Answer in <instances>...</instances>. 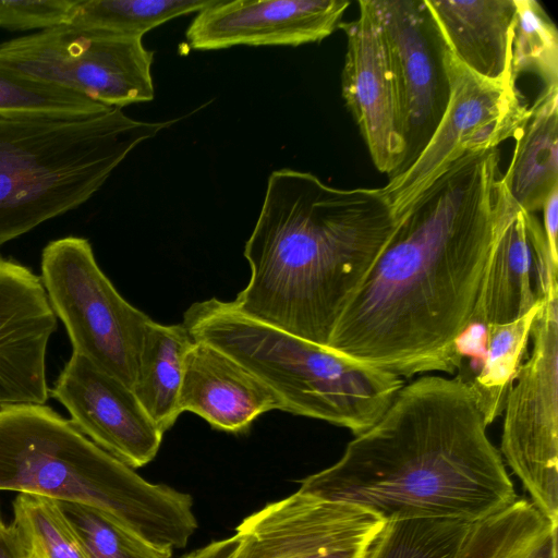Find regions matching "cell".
I'll use <instances>...</instances> for the list:
<instances>
[{"mask_svg":"<svg viewBox=\"0 0 558 558\" xmlns=\"http://www.w3.org/2000/svg\"><path fill=\"white\" fill-rule=\"evenodd\" d=\"M0 490L94 507L172 550L197 529L190 495L147 482L46 404L0 405Z\"/></svg>","mask_w":558,"mask_h":558,"instance_id":"cell-4","label":"cell"},{"mask_svg":"<svg viewBox=\"0 0 558 558\" xmlns=\"http://www.w3.org/2000/svg\"><path fill=\"white\" fill-rule=\"evenodd\" d=\"M193 342L183 324L162 325L151 319L145 330L132 390L163 434L181 414L184 363Z\"/></svg>","mask_w":558,"mask_h":558,"instance_id":"cell-21","label":"cell"},{"mask_svg":"<svg viewBox=\"0 0 558 558\" xmlns=\"http://www.w3.org/2000/svg\"><path fill=\"white\" fill-rule=\"evenodd\" d=\"M359 8L357 19L339 26L347 36L342 96L373 163L390 178L405 157L396 85L374 0Z\"/></svg>","mask_w":558,"mask_h":558,"instance_id":"cell-14","label":"cell"},{"mask_svg":"<svg viewBox=\"0 0 558 558\" xmlns=\"http://www.w3.org/2000/svg\"><path fill=\"white\" fill-rule=\"evenodd\" d=\"M533 349L507 396L500 451L533 499L558 525V283L535 317Z\"/></svg>","mask_w":558,"mask_h":558,"instance_id":"cell-9","label":"cell"},{"mask_svg":"<svg viewBox=\"0 0 558 558\" xmlns=\"http://www.w3.org/2000/svg\"><path fill=\"white\" fill-rule=\"evenodd\" d=\"M472 524L446 518L386 522L364 558H453Z\"/></svg>","mask_w":558,"mask_h":558,"instance_id":"cell-25","label":"cell"},{"mask_svg":"<svg viewBox=\"0 0 558 558\" xmlns=\"http://www.w3.org/2000/svg\"><path fill=\"white\" fill-rule=\"evenodd\" d=\"M109 109L74 92L0 66V117L80 118Z\"/></svg>","mask_w":558,"mask_h":558,"instance_id":"cell-26","label":"cell"},{"mask_svg":"<svg viewBox=\"0 0 558 558\" xmlns=\"http://www.w3.org/2000/svg\"><path fill=\"white\" fill-rule=\"evenodd\" d=\"M239 546V539L234 534L231 537L209 543L208 545L196 549L183 558H233Z\"/></svg>","mask_w":558,"mask_h":558,"instance_id":"cell-33","label":"cell"},{"mask_svg":"<svg viewBox=\"0 0 558 558\" xmlns=\"http://www.w3.org/2000/svg\"><path fill=\"white\" fill-rule=\"evenodd\" d=\"M40 279L73 352L132 389L151 318L118 292L89 241L70 235L49 242L41 253Z\"/></svg>","mask_w":558,"mask_h":558,"instance_id":"cell-7","label":"cell"},{"mask_svg":"<svg viewBox=\"0 0 558 558\" xmlns=\"http://www.w3.org/2000/svg\"><path fill=\"white\" fill-rule=\"evenodd\" d=\"M468 386L458 377L404 384L383 416L299 492L359 506L385 522L474 523L517 500Z\"/></svg>","mask_w":558,"mask_h":558,"instance_id":"cell-2","label":"cell"},{"mask_svg":"<svg viewBox=\"0 0 558 558\" xmlns=\"http://www.w3.org/2000/svg\"><path fill=\"white\" fill-rule=\"evenodd\" d=\"M26 548L15 526L0 518V558H25Z\"/></svg>","mask_w":558,"mask_h":558,"instance_id":"cell-32","label":"cell"},{"mask_svg":"<svg viewBox=\"0 0 558 558\" xmlns=\"http://www.w3.org/2000/svg\"><path fill=\"white\" fill-rule=\"evenodd\" d=\"M374 3L393 74L405 142V157L397 174L420 155L447 108L448 49L425 0Z\"/></svg>","mask_w":558,"mask_h":558,"instance_id":"cell-11","label":"cell"},{"mask_svg":"<svg viewBox=\"0 0 558 558\" xmlns=\"http://www.w3.org/2000/svg\"><path fill=\"white\" fill-rule=\"evenodd\" d=\"M517 12L512 28L511 75L533 73L544 88L558 86V33L536 0H514Z\"/></svg>","mask_w":558,"mask_h":558,"instance_id":"cell-27","label":"cell"},{"mask_svg":"<svg viewBox=\"0 0 558 558\" xmlns=\"http://www.w3.org/2000/svg\"><path fill=\"white\" fill-rule=\"evenodd\" d=\"M398 220L379 189H338L310 172H271L245 243L244 315L326 347Z\"/></svg>","mask_w":558,"mask_h":558,"instance_id":"cell-3","label":"cell"},{"mask_svg":"<svg viewBox=\"0 0 558 558\" xmlns=\"http://www.w3.org/2000/svg\"><path fill=\"white\" fill-rule=\"evenodd\" d=\"M541 303L542 301L518 319L486 326L481 363L475 373L463 383L487 425L504 411Z\"/></svg>","mask_w":558,"mask_h":558,"instance_id":"cell-22","label":"cell"},{"mask_svg":"<svg viewBox=\"0 0 558 558\" xmlns=\"http://www.w3.org/2000/svg\"><path fill=\"white\" fill-rule=\"evenodd\" d=\"M385 524L359 506L298 490L235 527L233 558H364Z\"/></svg>","mask_w":558,"mask_h":558,"instance_id":"cell-12","label":"cell"},{"mask_svg":"<svg viewBox=\"0 0 558 558\" xmlns=\"http://www.w3.org/2000/svg\"><path fill=\"white\" fill-rule=\"evenodd\" d=\"M76 0H0V27L45 31L68 24Z\"/></svg>","mask_w":558,"mask_h":558,"instance_id":"cell-30","label":"cell"},{"mask_svg":"<svg viewBox=\"0 0 558 558\" xmlns=\"http://www.w3.org/2000/svg\"><path fill=\"white\" fill-rule=\"evenodd\" d=\"M349 5L348 0H211L185 38L196 50L317 43L340 26Z\"/></svg>","mask_w":558,"mask_h":558,"instance_id":"cell-17","label":"cell"},{"mask_svg":"<svg viewBox=\"0 0 558 558\" xmlns=\"http://www.w3.org/2000/svg\"><path fill=\"white\" fill-rule=\"evenodd\" d=\"M211 0H76L71 25L116 36L140 38L153 28L198 12Z\"/></svg>","mask_w":558,"mask_h":558,"instance_id":"cell-24","label":"cell"},{"mask_svg":"<svg viewBox=\"0 0 558 558\" xmlns=\"http://www.w3.org/2000/svg\"><path fill=\"white\" fill-rule=\"evenodd\" d=\"M497 148L453 162L398 219L325 348L401 378L453 374L496 230L513 204Z\"/></svg>","mask_w":558,"mask_h":558,"instance_id":"cell-1","label":"cell"},{"mask_svg":"<svg viewBox=\"0 0 558 558\" xmlns=\"http://www.w3.org/2000/svg\"><path fill=\"white\" fill-rule=\"evenodd\" d=\"M501 180L514 203L533 214L558 187V86L544 88L530 108Z\"/></svg>","mask_w":558,"mask_h":558,"instance_id":"cell-20","label":"cell"},{"mask_svg":"<svg viewBox=\"0 0 558 558\" xmlns=\"http://www.w3.org/2000/svg\"><path fill=\"white\" fill-rule=\"evenodd\" d=\"M57 502L88 558H172V549L153 545L99 509Z\"/></svg>","mask_w":558,"mask_h":558,"instance_id":"cell-28","label":"cell"},{"mask_svg":"<svg viewBox=\"0 0 558 558\" xmlns=\"http://www.w3.org/2000/svg\"><path fill=\"white\" fill-rule=\"evenodd\" d=\"M447 71L450 94L438 125L415 160L380 187L397 220L453 162L515 138L529 118L513 80L481 77L449 50Z\"/></svg>","mask_w":558,"mask_h":558,"instance_id":"cell-10","label":"cell"},{"mask_svg":"<svg viewBox=\"0 0 558 558\" xmlns=\"http://www.w3.org/2000/svg\"><path fill=\"white\" fill-rule=\"evenodd\" d=\"M12 523L26 550L38 558H88L57 500L19 494Z\"/></svg>","mask_w":558,"mask_h":558,"instance_id":"cell-29","label":"cell"},{"mask_svg":"<svg viewBox=\"0 0 558 558\" xmlns=\"http://www.w3.org/2000/svg\"><path fill=\"white\" fill-rule=\"evenodd\" d=\"M179 409L201 416L216 429L239 434L262 414L283 411V405L242 364L219 349L194 340L185 357Z\"/></svg>","mask_w":558,"mask_h":558,"instance_id":"cell-18","label":"cell"},{"mask_svg":"<svg viewBox=\"0 0 558 558\" xmlns=\"http://www.w3.org/2000/svg\"><path fill=\"white\" fill-rule=\"evenodd\" d=\"M425 3L447 49L463 66L490 81L513 80L514 0H425Z\"/></svg>","mask_w":558,"mask_h":558,"instance_id":"cell-19","label":"cell"},{"mask_svg":"<svg viewBox=\"0 0 558 558\" xmlns=\"http://www.w3.org/2000/svg\"><path fill=\"white\" fill-rule=\"evenodd\" d=\"M25 558H38V557H36L35 555H33V554H31V553H28V551L26 550Z\"/></svg>","mask_w":558,"mask_h":558,"instance_id":"cell-35","label":"cell"},{"mask_svg":"<svg viewBox=\"0 0 558 558\" xmlns=\"http://www.w3.org/2000/svg\"><path fill=\"white\" fill-rule=\"evenodd\" d=\"M529 558H557V527L550 531Z\"/></svg>","mask_w":558,"mask_h":558,"instance_id":"cell-34","label":"cell"},{"mask_svg":"<svg viewBox=\"0 0 558 558\" xmlns=\"http://www.w3.org/2000/svg\"><path fill=\"white\" fill-rule=\"evenodd\" d=\"M557 277L543 226L513 201L496 230L466 329L485 331L518 319L545 298Z\"/></svg>","mask_w":558,"mask_h":558,"instance_id":"cell-15","label":"cell"},{"mask_svg":"<svg viewBox=\"0 0 558 558\" xmlns=\"http://www.w3.org/2000/svg\"><path fill=\"white\" fill-rule=\"evenodd\" d=\"M557 526L533 502L517 499L474 522L453 558H529Z\"/></svg>","mask_w":558,"mask_h":558,"instance_id":"cell-23","label":"cell"},{"mask_svg":"<svg viewBox=\"0 0 558 558\" xmlns=\"http://www.w3.org/2000/svg\"><path fill=\"white\" fill-rule=\"evenodd\" d=\"M50 395L80 433L128 466H144L156 457L163 433L134 391L83 355L72 352Z\"/></svg>","mask_w":558,"mask_h":558,"instance_id":"cell-13","label":"cell"},{"mask_svg":"<svg viewBox=\"0 0 558 558\" xmlns=\"http://www.w3.org/2000/svg\"><path fill=\"white\" fill-rule=\"evenodd\" d=\"M182 324L193 340L219 349L256 375L284 412L348 428L355 436L383 416L404 386L395 374L251 318L231 301L195 302Z\"/></svg>","mask_w":558,"mask_h":558,"instance_id":"cell-6","label":"cell"},{"mask_svg":"<svg viewBox=\"0 0 558 558\" xmlns=\"http://www.w3.org/2000/svg\"><path fill=\"white\" fill-rule=\"evenodd\" d=\"M153 60L140 38L71 24L0 44V66L119 109L154 98Z\"/></svg>","mask_w":558,"mask_h":558,"instance_id":"cell-8","label":"cell"},{"mask_svg":"<svg viewBox=\"0 0 558 558\" xmlns=\"http://www.w3.org/2000/svg\"><path fill=\"white\" fill-rule=\"evenodd\" d=\"M56 329L40 277L0 257V405L46 403V354Z\"/></svg>","mask_w":558,"mask_h":558,"instance_id":"cell-16","label":"cell"},{"mask_svg":"<svg viewBox=\"0 0 558 558\" xmlns=\"http://www.w3.org/2000/svg\"><path fill=\"white\" fill-rule=\"evenodd\" d=\"M169 122L122 109L80 117H0V247L87 202Z\"/></svg>","mask_w":558,"mask_h":558,"instance_id":"cell-5","label":"cell"},{"mask_svg":"<svg viewBox=\"0 0 558 558\" xmlns=\"http://www.w3.org/2000/svg\"><path fill=\"white\" fill-rule=\"evenodd\" d=\"M543 230L546 236L549 254L553 263L558 266V187L546 198L542 206Z\"/></svg>","mask_w":558,"mask_h":558,"instance_id":"cell-31","label":"cell"}]
</instances>
